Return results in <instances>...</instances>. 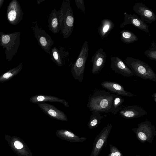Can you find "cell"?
<instances>
[{
  "mask_svg": "<svg viewBox=\"0 0 156 156\" xmlns=\"http://www.w3.org/2000/svg\"><path fill=\"white\" fill-rule=\"evenodd\" d=\"M115 95L105 90L96 91L90 98L87 106L91 112L111 113Z\"/></svg>",
  "mask_w": 156,
  "mask_h": 156,
  "instance_id": "1",
  "label": "cell"
},
{
  "mask_svg": "<svg viewBox=\"0 0 156 156\" xmlns=\"http://www.w3.org/2000/svg\"><path fill=\"white\" fill-rule=\"evenodd\" d=\"M20 31L5 34L0 32V45L5 49L6 59L10 61L15 57L20 44Z\"/></svg>",
  "mask_w": 156,
  "mask_h": 156,
  "instance_id": "2",
  "label": "cell"
},
{
  "mask_svg": "<svg viewBox=\"0 0 156 156\" xmlns=\"http://www.w3.org/2000/svg\"><path fill=\"white\" fill-rule=\"evenodd\" d=\"M124 62L134 75L144 80L156 82V74L151 67L139 59L127 57Z\"/></svg>",
  "mask_w": 156,
  "mask_h": 156,
  "instance_id": "3",
  "label": "cell"
},
{
  "mask_svg": "<svg viewBox=\"0 0 156 156\" xmlns=\"http://www.w3.org/2000/svg\"><path fill=\"white\" fill-rule=\"evenodd\" d=\"M60 30L64 38H68L73 32L74 17L69 0H63L60 8Z\"/></svg>",
  "mask_w": 156,
  "mask_h": 156,
  "instance_id": "4",
  "label": "cell"
},
{
  "mask_svg": "<svg viewBox=\"0 0 156 156\" xmlns=\"http://www.w3.org/2000/svg\"><path fill=\"white\" fill-rule=\"evenodd\" d=\"M89 49L88 42L85 41L82 47L76 60L71 67V72L73 77L80 82H82L83 80Z\"/></svg>",
  "mask_w": 156,
  "mask_h": 156,
  "instance_id": "5",
  "label": "cell"
},
{
  "mask_svg": "<svg viewBox=\"0 0 156 156\" xmlns=\"http://www.w3.org/2000/svg\"><path fill=\"white\" fill-rule=\"evenodd\" d=\"M137 126V127L132 129L137 139L142 144L145 142L152 143L156 135L154 125L148 120L139 123Z\"/></svg>",
  "mask_w": 156,
  "mask_h": 156,
  "instance_id": "6",
  "label": "cell"
},
{
  "mask_svg": "<svg viewBox=\"0 0 156 156\" xmlns=\"http://www.w3.org/2000/svg\"><path fill=\"white\" fill-rule=\"evenodd\" d=\"M31 28L39 45L45 52L50 55V50L54 44L51 37L45 30L39 27L37 21L33 22Z\"/></svg>",
  "mask_w": 156,
  "mask_h": 156,
  "instance_id": "7",
  "label": "cell"
},
{
  "mask_svg": "<svg viewBox=\"0 0 156 156\" xmlns=\"http://www.w3.org/2000/svg\"><path fill=\"white\" fill-rule=\"evenodd\" d=\"M112 127V123H108L104 128L94 139L90 156H98L105 146L108 138Z\"/></svg>",
  "mask_w": 156,
  "mask_h": 156,
  "instance_id": "8",
  "label": "cell"
},
{
  "mask_svg": "<svg viewBox=\"0 0 156 156\" xmlns=\"http://www.w3.org/2000/svg\"><path fill=\"white\" fill-rule=\"evenodd\" d=\"M23 15L19 1L12 0L9 3L6 10V16L9 23L12 25H17L23 20Z\"/></svg>",
  "mask_w": 156,
  "mask_h": 156,
  "instance_id": "9",
  "label": "cell"
},
{
  "mask_svg": "<svg viewBox=\"0 0 156 156\" xmlns=\"http://www.w3.org/2000/svg\"><path fill=\"white\" fill-rule=\"evenodd\" d=\"M43 112L50 117L56 120L64 122L68 121L65 113L54 105L45 102L37 104Z\"/></svg>",
  "mask_w": 156,
  "mask_h": 156,
  "instance_id": "10",
  "label": "cell"
},
{
  "mask_svg": "<svg viewBox=\"0 0 156 156\" xmlns=\"http://www.w3.org/2000/svg\"><path fill=\"white\" fill-rule=\"evenodd\" d=\"M124 20L120 24V27L123 28L125 26L131 24L150 35L149 26L143 20L134 14H131L124 12Z\"/></svg>",
  "mask_w": 156,
  "mask_h": 156,
  "instance_id": "11",
  "label": "cell"
},
{
  "mask_svg": "<svg viewBox=\"0 0 156 156\" xmlns=\"http://www.w3.org/2000/svg\"><path fill=\"white\" fill-rule=\"evenodd\" d=\"M134 11L140 16L144 22L151 24L156 20V16L154 12L141 2L135 3L133 7Z\"/></svg>",
  "mask_w": 156,
  "mask_h": 156,
  "instance_id": "12",
  "label": "cell"
},
{
  "mask_svg": "<svg viewBox=\"0 0 156 156\" xmlns=\"http://www.w3.org/2000/svg\"><path fill=\"white\" fill-rule=\"evenodd\" d=\"M110 67L116 73L121 74L123 76L129 77L134 74L125 62L118 56H111Z\"/></svg>",
  "mask_w": 156,
  "mask_h": 156,
  "instance_id": "13",
  "label": "cell"
},
{
  "mask_svg": "<svg viewBox=\"0 0 156 156\" xmlns=\"http://www.w3.org/2000/svg\"><path fill=\"white\" fill-rule=\"evenodd\" d=\"M119 114L123 118L130 119L137 118L146 115L147 112L142 107L133 105L123 106L119 112Z\"/></svg>",
  "mask_w": 156,
  "mask_h": 156,
  "instance_id": "14",
  "label": "cell"
},
{
  "mask_svg": "<svg viewBox=\"0 0 156 156\" xmlns=\"http://www.w3.org/2000/svg\"><path fill=\"white\" fill-rule=\"evenodd\" d=\"M106 57V53L103 49L100 48L92 56L91 62L92 64L91 72L96 74L100 72L105 66Z\"/></svg>",
  "mask_w": 156,
  "mask_h": 156,
  "instance_id": "15",
  "label": "cell"
},
{
  "mask_svg": "<svg viewBox=\"0 0 156 156\" xmlns=\"http://www.w3.org/2000/svg\"><path fill=\"white\" fill-rule=\"evenodd\" d=\"M101 85L103 87L115 94L131 97L136 96L131 92L126 91L122 85L115 82L105 81L102 82Z\"/></svg>",
  "mask_w": 156,
  "mask_h": 156,
  "instance_id": "16",
  "label": "cell"
},
{
  "mask_svg": "<svg viewBox=\"0 0 156 156\" xmlns=\"http://www.w3.org/2000/svg\"><path fill=\"white\" fill-rule=\"evenodd\" d=\"M51 53L52 60L59 67L63 65L69 55L68 51L61 47L59 48L54 47L51 49Z\"/></svg>",
  "mask_w": 156,
  "mask_h": 156,
  "instance_id": "17",
  "label": "cell"
},
{
  "mask_svg": "<svg viewBox=\"0 0 156 156\" xmlns=\"http://www.w3.org/2000/svg\"><path fill=\"white\" fill-rule=\"evenodd\" d=\"M55 134L60 139L71 142H83L87 139L85 137H80L71 131L66 129L57 130L55 132Z\"/></svg>",
  "mask_w": 156,
  "mask_h": 156,
  "instance_id": "18",
  "label": "cell"
},
{
  "mask_svg": "<svg viewBox=\"0 0 156 156\" xmlns=\"http://www.w3.org/2000/svg\"><path fill=\"white\" fill-rule=\"evenodd\" d=\"M60 10L57 11L54 9L48 17V27L49 30L54 34L58 33L60 30Z\"/></svg>",
  "mask_w": 156,
  "mask_h": 156,
  "instance_id": "19",
  "label": "cell"
},
{
  "mask_svg": "<svg viewBox=\"0 0 156 156\" xmlns=\"http://www.w3.org/2000/svg\"><path fill=\"white\" fill-rule=\"evenodd\" d=\"M30 101L31 103L37 104L45 102H56L62 104L67 108L69 107L68 102L64 99L52 96L37 95L31 97L30 98Z\"/></svg>",
  "mask_w": 156,
  "mask_h": 156,
  "instance_id": "20",
  "label": "cell"
},
{
  "mask_svg": "<svg viewBox=\"0 0 156 156\" xmlns=\"http://www.w3.org/2000/svg\"><path fill=\"white\" fill-rule=\"evenodd\" d=\"M114 27L113 21L108 19L102 20L98 29V32L102 38L107 37Z\"/></svg>",
  "mask_w": 156,
  "mask_h": 156,
  "instance_id": "21",
  "label": "cell"
},
{
  "mask_svg": "<svg viewBox=\"0 0 156 156\" xmlns=\"http://www.w3.org/2000/svg\"><path fill=\"white\" fill-rule=\"evenodd\" d=\"M23 63L22 62L16 67L2 74L0 76V83H3L8 81L17 75L22 70Z\"/></svg>",
  "mask_w": 156,
  "mask_h": 156,
  "instance_id": "22",
  "label": "cell"
},
{
  "mask_svg": "<svg viewBox=\"0 0 156 156\" xmlns=\"http://www.w3.org/2000/svg\"><path fill=\"white\" fill-rule=\"evenodd\" d=\"M104 117L100 113L97 112H92V114L87 126L90 129H93L97 127L100 124L101 120Z\"/></svg>",
  "mask_w": 156,
  "mask_h": 156,
  "instance_id": "23",
  "label": "cell"
},
{
  "mask_svg": "<svg viewBox=\"0 0 156 156\" xmlns=\"http://www.w3.org/2000/svg\"><path fill=\"white\" fill-rule=\"evenodd\" d=\"M120 33L121 41L126 44L132 43L138 40L137 37L129 30H123L120 32Z\"/></svg>",
  "mask_w": 156,
  "mask_h": 156,
  "instance_id": "24",
  "label": "cell"
},
{
  "mask_svg": "<svg viewBox=\"0 0 156 156\" xmlns=\"http://www.w3.org/2000/svg\"><path fill=\"white\" fill-rule=\"evenodd\" d=\"M125 102L124 99L119 95L115 94L112 105V110L111 113L114 115L122 109V104Z\"/></svg>",
  "mask_w": 156,
  "mask_h": 156,
  "instance_id": "25",
  "label": "cell"
},
{
  "mask_svg": "<svg viewBox=\"0 0 156 156\" xmlns=\"http://www.w3.org/2000/svg\"><path fill=\"white\" fill-rule=\"evenodd\" d=\"M144 53L150 59L156 61V44L154 41H152L150 47Z\"/></svg>",
  "mask_w": 156,
  "mask_h": 156,
  "instance_id": "26",
  "label": "cell"
},
{
  "mask_svg": "<svg viewBox=\"0 0 156 156\" xmlns=\"http://www.w3.org/2000/svg\"><path fill=\"white\" fill-rule=\"evenodd\" d=\"M110 153L108 156H123L122 153L115 146L109 144Z\"/></svg>",
  "mask_w": 156,
  "mask_h": 156,
  "instance_id": "27",
  "label": "cell"
},
{
  "mask_svg": "<svg viewBox=\"0 0 156 156\" xmlns=\"http://www.w3.org/2000/svg\"><path fill=\"white\" fill-rule=\"evenodd\" d=\"M75 3L78 9H80L85 14V8L83 0H75Z\"/></svg>",
  "mask_w": 156,
  "mask_h": 156,
  "instance_id": "28",
  "label": "cell"
},
{
  "mask_svg": "<svg viewBox=\"0 0 156 156\" xmlns=\"http://www.w3.org/2000/svg\"><path fill=\"white\" fill-rule=\"evenodd\" d=\"M14 146L16 148L18 149H21L23 147L22 143L18 141H16L15 142Z\"/></svg>",
  "mask_w": 156,
  "mask_h": 156,
  "instance_id": "29",
  "label": "cell"
},
{
  "mask_svg": "<svg viewBox=\"0 0 156 156\" xmlns=\"http://www.w3.org/2000/svg\"><path fill=\"white\" fill-rule=\"evenodd\" d=\"M152 97L153 98L155 102H156V93H154L152 96Z\"/></svg>",
  "mask_w": 156,
  "mask_h": 156,
  "instance_id": "30",
  "label": "cell"
},
{
  "mask_svg": "<svg viewBox=\"0 0 156 156\" xmlns=\"http://www.w3.org/2000/svg\"><path fill=\"white\" fill-rule=\"evenodd\" d=\"M4 1V0H0V10L3 4Z\"/></svg>",
  "mask_w": 156,
  "mask_h": 156,
  "instance_id": "31",
  "label": "cell"
},
{
  "mask_svg": "<svg viewBox=\"0 0 156 156\" xmlns=\"http://www.w3.org/2000/svg\"><path fill=\"white\" fill-rule=\"evenodd\" d=\"M45 0H37V3L38 5H39L40 3L42 2H43Z\"/></svg>",
  "mask_w": 156,
  "mask_h": 156,
  "instance_id": "32",
  "label": "cell"
}]
</instances>
